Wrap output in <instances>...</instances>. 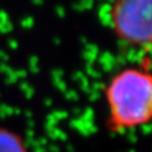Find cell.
<instances>
[{"label": "cell", "instance_id": "6da1fadb", "mask_svg": "<svg viewBox=\"0 0 152 152\" xmlns=\"http://www.w3.org/2000/svg\"><path fill=\"white\" fill-rule=\"evenodd\" d=\"M105 97L110 131H126L151 123L152 72L142 66L126 68L110 79Z\"/></svg>", "mask_w": 152, "mask_h": 152}, {"label": "cell", "instance_id": "7a4b0ae2", "mask_svg": "<svg viewBox=\"0 0 152 152\" xmlns=\"http://www.w3.org/2000/svg\"><path fill=\"white\" fill-rule=\"evenodd\" d=\"M110 22L116 36L134 46H152V0H114Z\"/></svg>", "mask_w": 152, "mask_h": 152}, {"label": "cell", "instance_id": "3957f363", "mask_svg": "<svg viewBox=\"0 0 152 152\" xmlns=\"http://www.w3.org/2000/svg\"><path fill=\"white\" fill-rule=\"evenodd\" d=\"M0 152H28L20 136L7 129H0Z\"/></svg>", "mask_w": 152, "mask_h": 152}]
</instances>
